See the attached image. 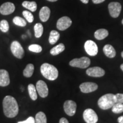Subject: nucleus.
Wrapping results in <instances>:
<instances>
[{
  "instance_id": "16",
  "label": "nucleus",
  "mask_w": 123,
  "mask_h": 123,
  "mask_svg": "<svg viewBox=\"0 0 123 123\" xmlns=\"http://www.w3.org/2000/svg\"><path fill=\"white\" fill-rule=\"evenodd\" d=\"M50 9L47 6L42 7L39 12V18L42 22H45L48 21L50 16Z\"/></svg>"
},
{
  "instance_id": "33",
  "label": "nucleus",
  "mask_w": 123,
  "mask_h": 123,
  "mask_svg": "<svg viewBox=\"0 0 123 123\" xmlns=\"http://www.w3.org/2000/svg\"><path fill=\"white\" fill-rule=\"evenodd\" d=\"M59 123H69V122L66 119V118L62 117L60 119Z\"/></svg>"
},
{
  "instance_id": "35",
  "label": "nucleus",
  "mask_w": 123,
  "mask_h": 123,
  "mask_svg": "<svg viewBox=\"0 0 123 123\" xmlns=\"http://www.w3.org/2000/svg\"><path fill=\"white\" fill-rule=\"evenodd\" d=\"M117 121L119 123H123V116H120L117 119Z\"/></svg>"
},
{
  "instance_id": "38",
  "label": "nucleus",
  "mask_w": 123,
  "mask_h": 123,
  "mask_svg": "<svg viewBox=\"0 0 123 123\" xmlns=\"http://www.w3.org/2000/svg\"><path fill=\"white\" fill-rule=\"evenodd\" d=\"M120 68H121V70L123 71V63L122 64H121V66H120Z\"/></svg>"
},
{
  "instance_id": "29",
  "label": "nucleus",
  "mask_w": 123,
  "mask_h": 123,
  "mask_svg": "<svg viewBox=\"0 0 123 123\" xmlns=\"http://www.w3.org/2000/svg\"><path fill=\"white\" fill-rule=\"evenodd\" d=\"M29 50H30V51L34 52V53H39L42 51V48L41 46L39 45V44H31V45L29 46Z\"/></svg>"
},
{
  "instance_id": "6",
  "label": "nucleus",
  "mask_w": 123,
  "mask_h": 123,
  "mask_svg": "<svg viewBox=\"0 0 123 123\" xmlns=\"http://www.w3.org/2000/svg\"><path fill=\"white\" fill-rule=\"evenodd\" d=\"M83 119L87 123H96L98 121V116L92 109L88 108L83 112Z\"/></svg>"
},
{
  "instance_id": "28",
  "label": "nucleus",
  "mask_w": 123,
  "mask_h": 123,
  "mask_svg": "<svg viewBox=\"0 0 123 123\" xmlns=\"http://www.w3.org/2000/svg\"><path fill=\"white\" fill-rule=\"evenodd\" d=\"M0 30L4 33H6L9 30V25L6 20H2L0 22Z\"/></svg>"
},
{
  "instance_id": "11",
  "label": "nucleus",
  "mask_w": 123,
  "mask_h": 123,
  "mask_svg": "<svg viewBox=\"0 0 123 123\" xmlns=\"http://www.w3.org/2000/svg\"><path fill=\"white\" fill-rule=\"evenodd\" d=\"M80 90L83 93H90L97 90L98 88V84L93 82H84L79 86Z\"/></svg>"
},
{
  "instance_id": "10",
  "label": "nucleus",
  "mask_w": 123,
  "mask_h": 123,
  "mask_svg": "<svg viewBox=\"0 0 123 123\" xmlns=\"http://www.w3.org/2000/svg\"><path fill=\"white\" fill-rule=\"evenodd\" d=\"M72 24V21L68 17H63L58 20L56 27L58 30L63 31L70 27Z\"/></svg>"
},
{
  "instance_id": "21",
  "label": "nucleus",
  "mask_w": 123,
  "mask_h": 123,
  "mask_svg": "<svg viewBox=\"0 0 123 123\" xmlns=\"http://www.w3.org/2000/svg\"><path fill=\"white\" fill-rule=\"evenodd\" d=\"M22 6L26 9H29V10L32 12H34L37 9V5L35 1H24L22 3Z\"/></svg>"
},
{
  "instance_id": "13",
  "label": "nucleus",
  "mask_w": 123,
  "mask_h": 123,
  "mask_svg": "<svg viewBox=\"0 0 123 123\" xmlns=\"http://www.w3.org/2000/svg\"><path fill=\"white\" fill-rule=\"evenodd\" d=\"M86 74L90 76L99 78L105 75V71L101 67H93L87 69L86 70Z\"/></svg>"
},
{
  "instance_id": "30",
  "label": "nucleus",
  "mask_w": 123,
  "mask_h": 123,
  "mask_svg": "<svg viewBox=\"0 0 123 123\" xmlns=\"http://www.w3.org/2000/svg\"><path fill=\"white\" fill-rule=\"evenodd\" d=\"M22 14L24 15L25 18H26V19L29 23H31L33 22L34 16L31 12L27 11V10H25V11L23 12Z\"/></svg>"
},
{
  "instance_id": "20",
  "label": "nucleus",
  "mask_w": 123,
  "mask_h": 123,
  "mask_svg": "<svg viewBox=\"0 0 123 123\" xmlns=\"http://www.w3.org/2000/svg\"><path fill=\"white\" fill-rule=\"evenodd\" d=\"M64 50H65V46L64 44L59 43L57 46H55L53 49H51V50H50V54L52 55L55 56V55H57L60 53H62Z\"/></svg>"
},
{
  "instance_id": "25",
  "label": "nucleus",
  "mask_w": 123,
  "mask_h": 123,
  "mask_svg": "<svg viewBox=\"0 0 123 123\" xmlns=\"http://www.w3.org/2000/svg\"><path fill=\"white\" fill-rule=\"evenodd\" d=\"M35 37L36 38H40L42 36L43 33V27L42 25L39 23L35 24L34 26Z\"/></svg>"
},
{
  "instance_id": "24",
  "label": "nucleus",
  "mask_w": 123,
  "mask_h": 123,
  "mask_svg": "<svg viewBox=\"0 0 123 123\" xmlns=\"http://www.w3.org/2000/svg\"><path fill=\"white\" fill-rule=\"evenodd\" d=\"M35 123H47L46 115L43 112H39L35 116Z\"/></svg>"
},
{
  "instance_id": "15",
  "label": "nucleus",
  "mask_w": 123,
  "mask_h": 123,
  "mask_svg": "<svg viewBox=\"0 0 123 123\" xmlns=\"http://www.w3.org/2000/svg\"><path fill=\"white\" fill-rule=\"evenodd\" d=\"M10 84L9 73L5 70H0V86L6 87Z\"/></svg>"
},
{
  "instance_id": "2",
  "label": "nucleus",
  "mask_w": 123,
  "mask_h": 123,
  "mask_svg": "<svg viewBox=\"0 0 123 123\" xmlns=\"http://www.w3.org/2000/svg\"><path fill=\"white\" fill-rule=\"evenodd\" d=\"M41 72L43 76L50 80H54L58 77V71L54 66L52 64L43 63L41 67Z\"/></svg>"
},
{
  "instance_id": "36",
  "label": "nucleus",
  "mask_w": 123,
  "mask_h": 123,
  "mask_svg": "<svg viewBox=\"0 0 123 123\" xmlns=\"http://www.w3.org/2000/svg\"><path fill=\"white\" fill-rule=\"evenodd\" d=\"M80 1L83 3H84V4H88V2H89V0H80Z\"/></svg>"
},
{
  "instance_id": "40",
  "label": "nucleus",
  "mask_w": 123,
  "mask_h": 123,
  "mask_svg": "<svg viewBox=\"0 0 123 123\" xmlns=\"http://www.w3.org/2000/svg\"><path fill=\"white\" fill-rule=\"evenodd\" d=\"M121 23H122V24L123 25V20H122V21H121Z\"/></svg>"
},
{
  "instance_id": "19",
  "label": "nucleus",
  "mask_w": 123,
  "mask_h": 123,
  "mask_svg": "<svg viewBox=\"0 0 123 123\" xmlns=\"http://www.w3.org/2000/svg\"><path fill=\"white\" fill-rule=\"evenodd\" d=\"M60 38V34L57 31L52 30L50 32V37H49V42L51 44H54L57 42Z\"/></svg>"
},
{
  "instance_id": "8",
  "label": "nucleus",
  "mask_w": 123,
  "mask_h": 123,
  "mask_svg": "<svg viewBox=\"0 0 123 123\" xmlns=\"http://www.w3.org/2000/svg\"><path fill=\"white\" fill-rule=\"evenodd\" d=\"M108 10L112 17L117 18L120 14L121 5L117 2H111L108 5Z\"/></svg>"
},
{
  "instance_id": "18",
  "label": "nucleus",
  "mask_w": 123,
  "mask_h": 123,
  "mask_svg": "<svg viewBox=\"0 0 123 123\" xmlns=\"http://www.w3.org/2000/svg\"><path fill=\"white\" fill-rule=\"evenodd\" d=\"M108 35V31L104 29H100L96 30L95 32L94 36L95 38L98 40H103Z\"/></svg>"
},
{
  "instance_id": "34",
  "label": "nucleus",
  "mask_w": 123,
  "mask_h": 123,
  "mask_svg": "<svg viewBox=\"0 0 123 123\" xmlns=\"http://www.w3.org/2000/svg\"><path fill=\"white\" fill-rule=\"evenodd\" d=\"M92 2H93L95 4H100V3L103 2L105 0H92Z\"/></svg>"
},
{
  "instance_id": "32",
  "label": "nucleus",
  "mask_w": 123,
  "mask_h": 123,
  "mask_svg": "<svg viewBox=\"0 0 123 123\" xmlns=\"http://www.w3.org/2000/svg\"><path fill=\"white\" fill-rule=\"evenodd\" d=\"M18 123H35V121L33 117H29L28 119L26 120L25 121H20Z\"/></svg>"
},
{
  "instance_id": "26",
  "label": "nucleus",
  "mask_w": 123,
  "mask_h": 123,
  "mask_svg": "<svg viewBox=\"0 0 123 123\" xmlns=\"http://www.w3.org/2000/svg\"><path fill=\"white\" fill-rule=\"evenodd\" d=\"M112 111L114 113L119 114L123 112V104L116 103L112 107Z\"/></svg>"
},
{
  "instance_id": "7",
  "label": "nucleus",
  "mask_w": 123,
  "mask_h": 123,
  "mask_svg": "<svg viewBox=\"0 0 123 123\" xmlns=\"http://www.w3.org/2000/svg\"><path fill=\"white\" fill-rule=\"evenodd\" d=\"M84 49L86 53L92 56H96L98 53V47L96 43L91 40H88L84 43Z\"/></svg>"
},
{
  "instance_id": "31",
  "label": "nucleus",
  "mask_w": 123,
  "mask_h": 123,
  "mask_svg": "<svg viewBox=\"0 0 123 123\" xmlns=\"http://www.w3.org/2000/svg\"><path fill=\"white\" fill-rule=\"evenodd\" d=\"M116 103L123 104V93H117L115 95Z\"/></svg>"
},
{
  "instance_id": "5",
  "label": "nucleus",
  "mask_w": 123,
  "mask_h": 123,
  "mask_svg": "<svg viewBox=\"0 0 123 123\" xmlns=\"http://www.w3.org/2000/svg\"><path fill=\"white\" fill-rule=\"evenodd\" d=\"M10 49L13 54L18 59H22L24 58L25 51L21 44L18 41H13L12 43Z\"/></svg>"
},
{
  "instance_id": "39",
  "label": "nucleus",
  "mask_w": 123,
  "mask_h": 123,
  "mask_svg": "<svg viewBox=\"0 0 123 123\" xmlns=\"http://www.w3.org/2000/svg\"><path fill=\"white\" fill-rule=\"evenodd\" d=\"M121 56H122V58H123V51L121 52Z\"/></svg>"
},
{
  "instance_id": "22",
  "label": "nucleus",
  "mask_w": 123,
  "mask_h": 123,
  "mask_svg": "<svg viewBox=\"0 0 123 123\" xmlns=\"http://www.w3.org/2000/svg\"><path fill=\"white\" fill-rule=\"evenodd\" d=\"M28 91L30 98L33 100H36L37 99V93L36 91V88L33 84H30L28 86Z\"/></svg>"
},
{
  "instance_id": "12",
  "label": "nucleus",
  "mask_w": 123,
  "mask_h": 123,
  "mask_svg": "<svg viewBox=\"0 0 123 123\" xmlns=\"http://www.w3.org/2000/svg\"><path fill=\"white\" fill-rule=\"evenodd\" d=\"M36 89L38 94L42 98H46L48 96L49 89L47 84L44 81L39 80L37 83Z\"/></svg>"
},
{
  "instance_id": "37",
  "label": "nucleus",
  "mask_w": 123,
  "mask_h": 123,
  "mask_svg": "<svg viewBox=\"0 0 123 123\" xmlns=\"http://www.w3.org/2000/svg\"><path fill=\"white\" fill-rule=\"evenodd\" d=\"M48 1H50V2H55V1H57L58 0H47Z\"/></svg>"
},
{
  "instance_id": "3",
  "label": "nucleus",
  "mask_w": 123,
  "mask_h": 123,
  "mask_svg": "<svg viewBox=\"0 0 123 123\" xmlns=\"http://www.w3.org/2000/svg\"><path fill=\"white\" fill-rule=\"evenodd\" d=\"M116 103L115 95L113 93H107L99 98L98 101V104L100 108L103 110H107L112 107Z\"/></svg>"
},
{
  "instance_id": "27",
  "label": "nucleus",
  "mask_w": 123,
  "mask_h": 123,
  "mask_svg": "<svg viewBox=\"0 0 123 123\" xmlns=\"http://www.w3.org/2000/svg\"><path fill=\"white\" fill-rule=\"evenodd\" d=\"M13 22L15 25L21 27H24L26 25V21H25V19L20 17H15L13 18Z\"/></svg>"
},
{
  "instance_id": "1",
  "label": "nucleus",
  "mask_w": 123,
  "mask_h": 123,
  "mask_svg": "<svg viewBox=\"0 0 123 123\" xmlns=\"http://www.w3.org/2000/svg\"><path fill=\"white\" fill-rule=\"evenodd\" d=\"M4 114L9 118H13L18 115V105L16 100L12 96H6L3 100Z\"/></svg>"
},
{
  "instance_id": "23",
  "label": "nucleus",
  "mask_w": 123,
  "mask_h": 123,
  "mask_svg": "<svg viewBox=\"0 0 123 123\" xmlns=\"http://www.w3.org/2000/svg\"><path fill=\"white\" fill-rule=\"evenodd\" d=\"M34 70V66L33 64H28L25 68L24 71V75L26 78H30L33 75Z\"/></svg>"
},
{
  "instance_id": "14",
  "label": "nucleus",
  "mask_w": 123,
  "mask_h": 123,
  "mask_svg": "<svg viewBox=\"0 0 123 123\" xmlns=\"http://www.w3.org/2000/svg\"><path fill=\"white\" fill-rule=\"evenodd\" d=\"M15 10V6L12 2H6L0 7V13L2 15H9L13 13Z\"/></svg>"
},
{
  "instance_id": "17",
  "label": "nucleus",
  "mask_w": 123,
  "mask_h": 123,
  "mask_svg": "<svg viewBox=\"0 0 123 123\" xmlns=\"http://www.w3.org/2000/svg\"><path fill=\"white\" fill-rule=\"evenodd\" d=\"M103 52L107 57L113 58L116 56V51L114 47L111 44H106L103 47Z\"/></svg>"
},
{
  "instance_id": "4",
  "label": "nucleus",
  "mask_w": 123,
  "mask_h": 123,
  "mask_svg": "<svg viewBox=\"0 0 123 123\" xmlns=\"http://www.w3.org/2000/svg\"><path fill=\"white\" fill-rule=\"evenodd\" d=\"M91 64V60L88 57L83 56L80 58H75L71 60L69 64L71 67H78L80 68H86L89 67Z\"/></svg>"
},
{
  "instance_id": "9",
  "label": "nucleus",
  "mask_w": 123,
  "mask_h": 123,
  "mask_svg": "<svg viewBox=\"0 0 123 123\" xmlns=\"http://www.w3.org/2000/svg\"><path fill=\"white\" fill-rule=\"evenodd\" d=\"M63 108L66 114L70 116H73L76 113L77 105L75 101L69 100L64 102Z\"/></svg>"
}]
</instances>
